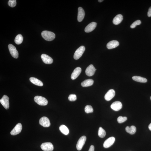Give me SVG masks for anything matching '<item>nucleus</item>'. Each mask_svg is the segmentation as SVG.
<instances>
[{
	"instance_id": "f257e3e1",
	"label": "nucleus",
	"mask_w": 151,
	"mask_h": 151,
	"mask_svg": "<svg viewBox=\"0 0 151 151\" xmlns=\"http://www.w3.org/2000/svg\"><path fill=\"white\" fill-rule=\"evenodd\" d=\"M42 37L46 40L51 41L53 40L55 37V34L52 32L45 30L41 32Z\"/></svg>"
},
{
	"instance_id": "f03ea898",
	"label": "nucleus",
	"mask_w": 151,
	"mask_h": 151,
	"mask_svg": "<svg viewBox=\"0 0 151 151\" xmlns=\"http://www.w3.org/2000/svg\"><path fill=\"white\" fill-rule=\"evenodd\" d=\"M34 100L37 104L41 106L47 105L48 103V101L46 99L41 96H35L34 97Z\"/></svg>"
},
{
	"instance_id": "7ed1b4c3",
	"label": "nucleus",
	"mask_w": 151,
	"mask_h": 151,
	"mask_svg": "<svg viewBox=\"0 0 151 151\" xmlns=\"http://www.w3.org/2000/svg\"><path fill=\"white\" fill-rule=\"evenodd\" d=\"M85 50V47L83 46H81L76 50L74 55V58L75 60H78L81 57Z\"/></svg>"
},
{
	"instance_id": "20e7f679",
	"label": "nucleus",
	"mask_w": 151,
	"mask_h": 151,
	"mask_svg": "<svg viewBox=\"0 0 151 151\" xmlns=\"http://www.w3.org/2000/svg\"><path fill=\"white\" fill-rule=\"evenodd\" d=\"M8 48L10 52L11 56L15 58H18L19 57V53L16 47L11 44H10L8 45Z\"/></svg>"
},
{
	"instance_id": "39448f33",
	"label": "nucleus",
	"mask_w": 151,
	"mask_h": 151,
	"mask_svg": "<svg viewBox=\"0 0 151 151\" xmlns=\"http://www.w3.org/2000/svg\"><path fill=\"white\" fill-rule=\"evenodd\" d=\"M86 139V137L85 136H83L80 138L76 144V148L78 150H81L82 148L84 145L85 144Z\"/></svg>"
},
{
	"instance_id": "423d86ee",
	"label": "nucleus",
	"mask_w": 151,
	"mask_h": 151,
	"mask_svg": "<svg viewBox=\"0 0 151 151\" xmlns=\"http://www.w3.org/2000/svg\"><path fill=\"white\" fill-rule=\"evenodd\" d=\"M9 98L7 95H4L0 100V102L6 109L7 110L9 107Z\"/></svg>"
},
{
	"instance_id": "0eeeda50",
	"label": "nucleus",
	"mask_w": 151,
	"mask_h": 151,
	"mask_svg": "<svg viewBox=\"0 0 151 151\" xmlns=\"http://www.w3.org/2000/svg\"><path fill=\"white\" fill-rule=\"evenodd\" d=\"M42 150L44 151H52L53 150V146L50 142L42 143L41 146Z\"/></svg>"
},
{
	"instance_id": "6e6552de",
	"label": "nucleus",
	"mask_w": 151,
	"mask_h": 151,
	"mask_svg": "<svg viewBox=\"0 0 151 151\" xmlns=\"http://www.w3.org/2000/svg\"><path fill=\"white\" fill-rule=\"evenodd\" d=\"M40 125L45 127H49L50 125V121L47 117H43L40 119L39 121Z\"/></svg>"
},
{
	"instance_id": "1a4fd4ad",
	"label": "nucleus",
	"mask_w": 151,
	"mask_h": 151,
	"mask_svg": "<svg viewBox=\"0 0 151 151\" xmlns=\"http://www.w3.org/2000/svg\"><path fill=\"white\" fill-rule=\"evenodd\" d=\"M22 129V124L19 123L15 126L14 129L11 131V135H15L19 134L21 131Z\"/></svg>"
},
{
	"instance_id": "9d476101",
	"label": "nucleus",
	"mask_w": 151,
	"mask_h": 151,
	"mask_svg": "<svg viewBox=\"0 0 151 151\" xmlns=\"http://www.w3.org/2000/svg\"><path fill=\"white\" fill-rule=\"evenodd\" d=\"M115 140V138L114 137L109 138L105 141L103 144V146L105 148H109L113 144Z\"/></svg>"
},
{
	"instance_id": "9b49d317",
	"label": "nucleus",
	"mask_w": 151,
	"mask_h": 151,
	"mask_svg": "<svg viewBox=\"0 0 151 151\" xmlns=\"http://www.w3.org/2000/svg\"><path fill=\"white\" fill-rule=\"evenodd\" d=\"M96 70L93 65L91 64L86 69V74L88 76H92L94 75Z\"/></svg>"
},
{
	"instance_id": "f8f14e48",
	"label": "nucleus",
	"mask_w": 151,
	"mask_h": 151,
	"mask_svg": "<svg viewBox=\"0 0 151 151\" xmlns=\"http://www.w3.org/2000/svg\"><path fill=\"white\" fill-rule=\"evenodd\" d=\"M122 107V103L118 101H115L113 103L111 106V108L116 111H118L121 110Z\"/></svg>"
},
{
	"instance_id": "ddd939ff",
	"label": "nucleus",
	"mask_w": 151,
	"mask_h": 151,
	"mask_svg": "<svg viewBox=\"0 0 151 151\" xmlns=\"http://www.w3.org/2000/svg\"><path fill=\"white\" fill-rule=\"evenodd\" d=\"M115 93V91L114 90H110L104 96L105 99L108 101L111 100L114 97Z\"/></svg>"
},
{
	"instance_id": "4468645a",
	"label": "nucleus",
	"mask_w": 151,
	"mask_h": 151,
	"mask_svg": "<svg viewBox=\"0 0 151 151\" xmlns=\"http://www.w3.org/2000/svg\"><path fill=\"white\" fill-rule=\"evenodd\" d=\"M41 57L43 62L46 64H51L53 62L52 59L48 55L42 54L41 55Z\"/></svg>"
},
{
	"instance_id": "2eb2a0df",
	"label": "nucleus",
	"mask_w": 151,
	"mask_h": 151,
	"mask_svg": "<svg viewBox=\"0 0 151 151\" xmlns=\"http://www.w3.org/2000/svg\"><path fill=\"white\" fill-rule=\"evenodd\" d=\"M85 16V12L83 9L81 7L78 8V22H81L83 20Z\"/></svg>"
},
{
	"instance_id": "dca6fc26",
	"label": "nucleus",
	"mask_w": 151,
	"mask_h": 151,
	"mask_svg": "<svg viewBox=\"0 0 151 151\" xmlns=\"http://www.w3.org/2000/svg\"><path fill=\"white\" fill-rule=\"evenodd\" d=\"M97 23L95 22H92L86 27L85 31L86 32H90L94 30L97 26Z\"/></svg>"
},
{
	"instance_id": "f3484780",
	"label": "nucleus",
	"mask_w": 151,
	"mask_h": 151,
	"mask_svg": "<svg viewBox=\"0 0 151 151\" xmlns=\"http://www.w3.org/2000/svg\"><path fill=\"white\" fill-rule=\"evenodd\" d=\"M81 71V69L79 67L75 68L71 74V79L72 80L75 79L80 75Z\"/></svg>"
},
{
	"instance_id": "a211bd4d",
	"label": "nucleus",
	"mask_w": 151,
	"mask_h": 151,
	"mask_svg": "<svg viewBox=\"0 0 151 151\" xmlns=\"http://www.w3.org/2000/svg\"><path fill=\"white\" fill-rule=\"evenodd\" d=\"M119 45V43L116 40H112L109 42L107 45V47L109 49L115 48Z\"/></svg>"
},
{
	"instance_id": "6ab92c4d",
	"label": "nucleus",
	"mask_w": 151,
	"mask_h": 151,
	"mask_svg": "<svg viewBox=\"0 0 151 151\" xmlns=\"http://www.w3.org/2000/svg\"><path fill=\"white\" fill-rule=\"evenodd\" d=\"M123 20V17L122 15L120 14H118L114 17L113 20V23L114 24L117 25L120 24Z\"/></svg>"
},
{
	"instance_id": "aec40b11",
	"label": "nucleus",
	"mask_w": 151,
	"mask_h": 151,
	"mask_svg": "<svg viewBox=\"0 0 151 151\" xmlns=\"http://www.w3.org/2000/svg\"><path fill=\"white\" fill-rule=\"evenodd\" d=\"M94 83L93 80L91 79L86 80L81 83V85L83 87H86L90 86L93 85Z\"/></svg>"
},
{
	"instance_id": "412c9836",
	"label": "nucleus",
	"mask_w": 151,
	"mask_h": 151,
	"mask_svg": "<svg viewBox=\"0 0 151 151\" xmlns=\"http://www.w3.org/2000/svg\"><path fill=\"white\" fill-rule=\"evenodd\" d=\"M30 81L34 85L39 86H42L43 85V83L41 81L35 78H30Z\"/></svg>"
},
{
	"instance_id": "4be33fe9",
	"label": "nucleus",
	"mask_w": 151,
	"mask_h": 151,
	"mask_svg": "<svg viewBox=\"0 0 151 151\" xmlns=\"http://www.w3.org/2000/svg\"><path fill=\"white\" fill-rule=\"evenodd\" d=\"M126 131L131 135L134 134L136 131V128L135 126H131L130 127L127 126L125 128Z\"/></svg>"
},
{
	"instance_id": "5701e85b",
	"label": "nucleus",
	"mask_w": 151,
	"mask_h": 151,
	"mask_svg": "<svg viewBox=\"0 0 151 151\" xmlns=\"http://www.w3.org/2000/svg\"><path fill=\"white\" fill-rule=\"evenodd\" d=\"M132 78L134 81L141 83H146L147 81L146 78L141 77V76H133Z\"/></svg>"
},
{
	"instance_id": "b1692460",
	"label": "nucleus",
	"mask_w": 151,
	"mask_h": 151,
	"mask_svg": "<svg viewBox=\"0 0 151 151\" xmlns=\"http://www.w3.org/2000/svg\"><path fill=\"white\" fill-rule=\"evenodd\" d=\"M59 129L61 132L64 135H68L69 133V131L68 128L64 125H61Z\"/></svg>"
},
{
	"instance_id": "393cba45",
	"label": "nucleus",
	"mask_w": 151,
	"mask_h": 151,
	"mask_svg": "<svg viewBox=\"0 0 151 151\" xmlns=\"http://www.w3.org/2000/svg\"><path fill=\"white\" fill-rule=\"evenodd\" d=\"M23 38L22 35L19 34L15 38V42L17 45H20L22 43Z\"/></svg>"
},
{
	"instance_id": "a878e982",
	"label": "nucleus",
	"mask_w": 151,
	"mask_h": 151,
	"mask_svg": "<svg viewBox=\"0 0 151 151\" xmlns=\"http://www.w3.org/2000/svg\"><path fill=\"white\" fill-rule=\"evenodd\" d=\"M98 135L99 137L101 138H104L105 136L106 132L101 127L99 128Z\"/></svg>"
},
{
	"instance_id": "bb28decb",
	"label": "nucleus",
	"mask_w": 151,
	"mask_h": 151,
	"mask_svg": "<svg viewBox=\"0 0 151 151\" xmlns=\"http://www.w3.org/2000/svg\"><path fill=\"white\" fill-rule=\"evenodd\" d=\"M85 111L87 113H90L93 112V109L91 106L90 105H87L85 107Z\"/></svg>"
},
{
	"instance_id": "cd10ccee",
	"label": "nucleus",
	"mask_w": 151,
	"mask_h": 151,
	"mask_svg": "<svg viewBox=\"0 0 151 151\" xmlns=\"http://www.w3.org/2000/svg\"><path fill=\"white\" fill-rule=\"evenodd\" d=\"M127 120V118L126 117H122L120 116L117 119L118 122L120 123H123Z\"/></svg>"
},
{
	"instance_id": "c85d7f7f",
	"label": "nucleus",
	"mask_w": 151,
	"mask_h": 151,
	"mask_svg": "<svg viewBox=\"0 0 151 151\" xmlns=\"http://www.w3.org/2000/svg\"><path fill=\"white\" fill-rule=\"evenodd\" d=\"M141 21L140 20H137L133 23L131 26V28H135L137 25H139L141 24Z\"/></svg>"
},
{
	"instance_id": "c756f323",
	"label": "nucleus",
	"mask_w": 151,
	"mask_h": 151,
	"mask_svg": "<svg viewBox=\"0 0 151 151\" xmlns=\"http://www.w3.org/2000/svg\"><path fill=\"white\" fill-rule=\"evenodd\" d=\"M16 0H10L8 2L9 5L10 6L12 7H14L16 6Z\"/></svg>"
},
{
	"instance_id": "7c9ffc66",
	"label": "nucleus",
	"mask_w": 151,
	"mask_h": 151,
	"mask_svg": "<svg viewBox=\"0 0 151 151\" xmlns=\"http://www.w3.org/2000/svg\"><path fill=\"white\" fill-rule=\"evenodd\" d=\"M68 99L70 101H76L77 99V97L75 94H70L68 97Z\"/></svg>"
},
{
	"instance_id": "2f4dec72",
	"label": "nucleus",
	"mask_w": 151,
	"mask_h": 151,
	"mask_svg": "<svg viewBox=\"0 0 151 151\" xmlns=\"http://www.w3.org/2000/svg\"><path fill=\"white\" fill-rule=\"evenodd\" d=\"M148 16L149 17H151V7L149 9L148 13Z\"/></svg>"
},
{
	"instance_id": "473e14b6",
	"label": "nucleus",
	"mask_w": 151,
	"mask_h": 151,
	"mask_svg": "<svg viewBox=\"0 0 151 151\" xmlns=\"http://www.w3.org/2000/svg\"><path fill=\"white\" fill-rule=\"evenodd\" d=\"M94 147L93 145H91L88 151H94Z\"/></svg>"
},
{
	"instance_id": "72a5a7b5",
	"label": "nucleus",
	"mask_w": 151,
	"mask_h": 151,
	"mask_svg": "<svg viewBox=\"0 0 151 151\" xmlns=\"http://www.w3.org/2000/svg\"><path fill=\"white\" fill-rule=\"evenodd\" d=\"M149 129L151 131V123L150 124L149 126Z\"/></svg>"
},
{
	"instance_id": "f704fd0d",
	"label": "nucleus",
	"mask_w": 151,
	"mask_h": 151,
	"mask_svg": "<svg viewBox=\"0 0 151 151\" xmlns=\"http://www.w3.org/2000/svg\"><path fill=\"white\" fill-rule=\"evenodd\" d=\"M98 1L99 2H102L103 1V0H99Z\"/></svg>"
},
{
	"instance_id": "c9c22d12",
	"label": "nucleus",
	"mask_w": 151,
	"mask_h": 151,
	"mask_svg": "<svg viewBox=\"0 0 151 151\" xmlns=\"http://www.w3.org/2000/svg\"><path fill=\"white\" fill-rule=\"evenodd\" d=\"M150 99H151V97H150Z\"/></svg>"
}]
</instances>
